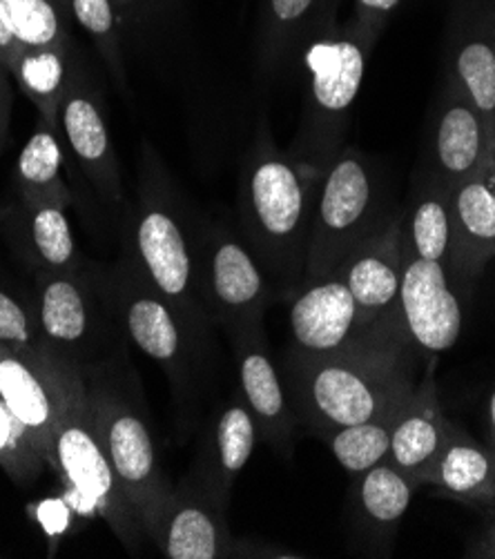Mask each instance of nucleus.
<instances>
[{
	"mask_svg": "<svg viewBox=\"0 0 495 559\" xmlns=\"http://www.w3.org/2000/svg\"><path fill=\"white\" fill-rule=\"evenodd\" d=\"M411 350L406 342L368 344L326 357L293 350L284 364V385L299 424L321 439L398 411L415 388Z\"/></svg>",
	"mask_w": 495,
	"mask_h": 559,
	"instance_id": "nucleus-1",
	"label": "nucleus"
},
{
	"mask_svg": "<svg viewBox=\"0 0 495 559\" xmlns=\"http://www.w3.org/2000/svg\"><path fill=\"white\" fill-rule=\"evenodd\" d=\"M317 177L259 130L241 175V223L252 254L272 276L274 290L284 295H293L304 282Z\"/></svg>",
	"mask_w": 495,
	"mask_h": 559,
	"instance_id": "nucleus-2",
	"label": "nucleus"
},
{
	"mask_svg": "<svg viewBox=\"0 0 495 559\" xmlns=\"http://www.w3.org/2000/svg\"><path fill=\"white\" fill-rule=\"evenodd\" d=\"M121 259L148 286L168 299L192 330L205 332L210 314L199 297L197 254L184 230L173 192L150 150H145L143 177L130 210Z\"/></svg>",
	"mask_w": 495,
	"mask_h": 559,
	"instance_id": "nucleus-3",
	"label": "nucleus"
},
{
	"mask_svg": "<svg viewBox=\"0 0 495 559\" xmlns=\"http://www.w3.org/2000/svg\"><path fill=\"white\" fill-rule=\"evenodd\" d=\"M83 379L94 430L141 522L145 539H150L175 492V486L163 473L152 428L126 390L105 374V364L85 370Z\"/></svg>",
	"mask_w": 495,
	"mask_h": 559,
	"instance_id": "nucleus-4",
	"label": "nucleus"
},
{
	"mask_svg": "<svg viewBox=\"0 0 495 559\" xmlns=\"http://www.w3.org/2000/svg\"><path fill=\"white\" fill-rule=\"evenodd\" d=\"M49 466L68 488L70 509L103 518L130 550L139 548L145 535L94 430L81 370L70 383L61 417L54 428Z\"/></svg>",
	"mask_w": 495,
	"mask_h": 559,
	"instance_id": "nucleus-5",
	"label": "nucleus"
},
{
	"mask_svg": "<svg viewBox=\"0 0 495 559\" xmlns=\"http://www.w3.org/2000/svg\"><path fill=\"white\" fill-rule=\"evenodd\" d=\"M34 312L47 350L81 372L103 366L117 314L107 304L96 270L38 272Z\"/></svg>",
	"mask_w": 495,
	"mask_h": 559,
	"instance_id": "nucleus-6",
	"label": "nucleus"
},
{
	"mask_svg": "<svg viewBox=\"0 0 495 559\" xmlns=\"http://www.w3.org/2000/svg\"><path fill=\"white\" fill-rule=\"evenodd\" d=\"M96 276L126 337L156 361L168 374L175 393H181L192 381L201 334L123 259L115 267L96 270Z\"/></svg>",
	"mask_w": 495,
	"mask_h": 559,
	"instance_id": "nucleus-7",
	"label": "nucleus"
},
{
	"mask_svg": "<svg viewBox=\"0 0 495 559\" xmlns=\"http://www.w3.org/2000/svg\"><path fill=\"white\" fill-rule=\"evenodd\" d=\"M370 207L373 177L368 165L355 152L338 156L323 170L315 199L302 284L335 272L346 254L368 237Z\"/></svg>",
	"mask_w": 495,
	"mask_h": 559,
	"instance_id": "nucleus-8",
	"label": "nucleus"
},
{
	"mask_svg": "<svg viewBox=\"0 0 495 559\" xmlns=\"http://www.w3.org/2000/svg\"><path fill=\"white\" fill-rule=\"evenodd\" d=\"M310 72V111L304 152L306 167L319 175L326 170L338 141L342 117L360 94L366 53L357 40L323 38L308 45L304 53Z\"/></svg>",
	"mask_w": 495,
	"mask_h": 559,
	"instance_id": "nucleus-9",
	"label": "nucleus"
},
{
	"mask_svg": "<svg viewBox=\"0 0 495 559\" xmlns=\"http://www.w3.org/2000/svg\"><path fill=\"white\" fill-rule=\"evenodd\" d=\"M197 286L210 319L228 334L263 319L274 293L252 250L226 233L210 235L197 254Z\"/></svg>",
	"mask_w": 495,
	"mask_h": 559,
	"instance_id": "nucleus-10",
	"label": "nucleus"
},
{
	"mask_svg": "<svg viewBox=\"0 0 495 559\" xmlns=\"http://www.w3.org/2000/svg\"><path fill=\"white\" fill-rule=\"evenodd\" d=\"M288 325L293 350L308 357L338 355L381 342H404L381 337L364 325L357 304L338 272L302 284L293 293Z\"/></svg>",
	"mask_w": 495,
	"mask_h": 559,
	"instance_id": "nucleus-11",
	"label": "nucleus"
},
{
	"mask_svg": "<svg viewBox=\"0 0 495 559\" xmlns=\"http://www.w3.org/2000/svg\"><path fill=\"white\" fill-rule=\"evenodd\" d=\"M400 323L411 348L424 355H439L456 346L462 334V304L453 293L449 267L402 252Z\"/></svg>",
	"mask_w": 495,
	"mask_h": 559,
	"instance_id": "nucleus-12",
	"label": "nucleus"
},
{
	"mask_svg": "<svg viewBox=\"0 0 495 559\" xmlns=\"http://www.w3.org/2000/svg\"><path fill=\"white\" fill-rule=\"evenodd\" d=\"M59 134L101 201L119 210L123 205V183L117 152L98 94L79 59L72 63L70 85L59 107Z\"/></svg>",
	"mask_w": 495,
	"mask_h": 559,
	"instance_id": "nucleus-13",
	"label": "nucleus"
},
{
	"mask_svg": "<svg viewBox=\"0 0 495 559\" xmlns=\"http://www.w3.org/2000/svg\"><path fill=\"white\" fill-rule=\"evenodd\" d=\"M402 252L404 237L393 226L364 237L335 270L349 286L364 325L381 337L404 340L400 323Z\"/></svg>",
	"mask_w": 495,
	"mask_h": 559,
	"instance_id": "nucleus-14",
	"label": "nucleus"
},
{
	"mask_svg": "<svg viewBox=\"0 0 495 559\" xmlns=\"http://www.w3.org/2000/svg\"><path fill=\"white\" fill-rule=\"evenodd\" d=\"M76 372V366L54 355H19L0 346V400L32 432L47 466L54 428Z\"/></svg>",
	"mask_w": 495,
	"mask_h": 559,
	"instance_id": "nucleus-15",
	"label": "nucleus"
},
{
	"mask_svg": "<svg viewBox=\"0 0 495 559\" xmlns=\"http://www.w3.org/2000/svg\"><path fill=\"white\" fill-rule=\"evenodd\" d=\"M235 350L239 400L250 411L257 435L274 451L288 455L299 419L291 406L284 377L272 361L263 319L228 334Z\"/></svg>",
	"mask_w": 495,
	"mask_h": 559,
	"instance_id": "nucleus-16",
	"label": "nucleus"
},
{
	"mask_svg": "<svg viewBox=\"0 0 495 559\" xmlns=\"http://www.w3.org/2000/svg\"><path fill=\"white\" fill-rule=\"evenodd\" d=\"M150 539L168 559H219L233 552L226 511L190 477L175 488Z\"/></svg>",
	"mask_w": 495,
	"mask_h": 559,
	"instance_id": "nucleus-17",
	"label": "nucleus"
},
{
	"mask_svg": "<svg viewBox=\"0 0 495 559\" xmlns=\"http://www.w3.org/2000/svg\"><path fill=\"white\" fill-rule=\"evenodd\" d=\"M66 210L54 203L16 199L0 212V230L34 274L79 272L85 267Z\"/></svg>",
	"mask_w": 495,
	"mask_h": 559,
	"instance_id": "nucleus-18",
	"label": "nucleus"
},
{
	"mask_svg": "<svg viewBox=\"0 0 495 559\" xmlns=\"http://www.w3.org/2000/svg\"><path fill=\"white\" fill-rule=\"evenodd\" d=\"M451 424L453 421L447 419L445 408L439 404L431 364L424 379L411 390L396 415L389 464L422 486L435 457L443 451Z\"/></svg>",
	"mask_w": 495,
	"mask_h": 559,
	"instance_id": "nucleus-19",
	"label": "nucleus"
},
{
	"mask_svg": "<svg viewBox=\"0 0 495 559\" xmlns=\"http://www.w3.org/2000/svg\"><path fill=\"white\" fill-rule=\"evenodd\" d=\"M451 226L449 276L467 284L495 257V179L486 165L451 190Z\"/></svg>",
	"mask_w": 495,
	"mask_h": 559,
	"instance_id": "nucleus-20",
	"label": "nucleus"
},
{
	"mask_svg": "<svg viewBox=\"0 0 495 559\" xmlns=\"http://www.w3.org/2000/svg\"><path fill=\"white\" fill-rule=\"evenodd\" d=\"M257 437L259 435L250 411L241 400H233L219 413L201 443L199 457L188 477L197 481L214 504L224 511L228 509L237 475L252 457Z\"/></svg>",
	"mask_w": 495,
	"mask_h": 559,
	"instance_id": "nucleus-21",
	"label": "nucleus"
},
{
	"mask_svg": "<svg viewBox=\"0 0 495 559\" xmlns=\"http://www.w3.org/2000/svg\"><path fill=\"white\" fill-rule=\"evenodd\" d=\"M417 486V481L389 462H381L353 477L355 531L370 550H391L398 526L411 507Z\"/></svg>",
	"mask_w": 495,
	"mask_h": 559,
	"instance_id": "nucleus-22",
	"label": "nucleus"
},
{
	"mask_svg": "<svg viewBox=\"0 0 495 559\" xmlns=\"http://www.w3.org/2000/svg\"><path fill=\"white\" fill-rule=\"evenodd\" d=\"M435 126L433 154L439 173V186L453 190L471 179L486 163L491 143L480 111L456 90Z\"/></svg>",
	"mask_w": 495,
	"mask_h": 559,
	"instance_id": "nucleus-23",
	"label": "nucleus"
},
{
	"mask_svg": "<svg viewBox=\"0 0 495 559\" xmlns=\"http://www.w3.org/2000/svg\"><path fill=\"white\" fill-rule=\"evenodd\" d=\"M462 501H495V455L451 424L443 451L435 457L424 481Z\"/></svg>",
	"mask_w": 495,
	"mask_h": 559,
	"instance_id": "nucleus-24",
	"label": "nucleus"
},
{
	"mask_svg": "<svg viewBox=\"0 0 495 559\" xmlns=\"http://www.w3.org/2000/svg\"><path fill=\"white\" fill-rule=\"evenodd\" d=\"M16 199L68 207L72 192L63 181V147L59 126L38 117L36 130L23 145L14 167Z\"/></svg>",
	"mask_w": 495,
	"mask_h": 559,
	"instance_id": "nucleus-25",
	"label": "nucleus"
},
{
	"mask_svg": "<svg viewBox=\"0 0 495 559\" xmlns=\"http://www.w3.org/2000/svg\"><path fill=\"white\" fill-rule=\"evenodd\" d=\"M74 56L70 45L21 47L10 74L19 90L34 103L38 117L59 126V107L68 92Z\"/></svg>",
	"mask_w": 495,
	"mask_h": 559,
	"instance_id": "nucleus-26",
	"label": "nucleus"
},
{
	"mask_svg": "<svg viewBox=\"0 0 495 559\" xmlns=\"http://www.w3.org/2000/svg\"><path fill=\"white\" fill-rule=\"evenodd\" d=\"M456 85L480 111L488 132L495 139V29L471 36L456 53Z\"/></svg>",
	"mask_w": 495,
	"mask_h": 559,
	"instance_id": "nucleus-27",
	"label": "nucleus"
},
{
	"mask_svg": "<svg viewBox=\"0 0 495 559\" xmlns=\"http://www.w3.org/2000/svg\"><path fill=\"white\" fill-rule=\"evenodd\" d=\"M402 408V406H400ZM398 408V411H400ZM398 411L384 413L368 421L338 428L321 437L330 453L340 462V466L351 475H360L381 462H389L391 451V430Z\"/></svg>",
	"mask_w": 495,
	"mask_h": 559,
	"instance_id": "nucleus-28",
	"label": "nucleus"
},
{
	"mask_svg": "<svg viewBox=\"0 0 495 559\" xmlns=\"http://www.w3.org/2000/svg\"><path fill=\"white\" fill-rule=\"evenodd\" d=\"M21 47L70 45V0H0Z\"/></svg>",
	"mask_w": 495,
	"mask_h": 559,
	"instance_id": "nucleus-29",
	"label": "nucleus"
},
{
	"mask_svg": "<svg viewBox=\"0 0 495 559\" xmlns=\"http://www.w3.org/2000/svg\"><path fill=\"white\" fill-rule=\"evenodd\" d=\"M451 239V190L437 183L415 205L404 246L422 259L439 261L449 267Z\"/></svg>",
	"mask_w": 495,
	"mask_h": 559,
	"instance_id": "nucleus-30",
	"label": "nucleus"
},
{
	"mask_svg": "<svg viewBox=\"0 0 495 559\" xmlns=\"http://www.w3.org/2000/svg\"><path fill=\"white\" fill-rule=\"evenodd\" d=\"M74 21L85 29L92 38L96 51L113 76L115 85L126 92V66H123V51H121V36H119V12L115 8V0H70Z\"/></svg>",
	"mask_w": 495,
	"mask_h": 559,
	"instance_id": "nucleus-31",
	"label": "nucleus"
},
{
	"mask_svg": "<svg viewBox=\"0 0 495 559\" xmlns=\"http://www.w3.org/2000/svg\"><path fill=\"white\" fill-rule=\"evenodd\" d=\"M0 466L19 486L34 481L43 466H47L36 439L3 400H0Z\"/></svg>",
	"mask_w": 495,
	"mask_h": 559,
	"instance_id": "nucleus-32",
	"label": "nucleus"
},
{
	"mask_svg": "<svg viewBox=\"0 0 495 559\" xmlns=\"http://www.w3.org/2000/svg\"><path fill=\"white\" fill-rule=\"evenodd\" d=\"M0 346L19 355H51L40 337L34 301L0 286Z\"/></svg>",
	"mask_w": 495,
	"mask_h": 559,
	"instance_id": "nucleus-33",
	"label": "nucleus"
},
{
	"mask_svg": "<svg viewBox=\"0 0 495 559\" xmlns=\"http://www.w3.org/2000/svg\"><path fill=\"white\" fill-rule=\"evenodd\" d=\"M326 0H266L268 45L280 51L310 32L321 19Z\"/></svg>",
	"mask_w": 495,
	"mask_h": 559,
	"instance_id": "nucleus-34",
	"label": "nucleus"
},
{
	"mask_svg": "<svg viewBox=\"0 0 495 559\" xmlns=\"http://www.w3.org/2000/svg\"><path fill=\"white\" fill-rule=\"evenodd\" d=\"M10 79H12L10 70L0 63V152H3L5 141H8L10 115H12V103H14V92H12Z\"/></svg>",
	"mask_w": 495,
	"mask_h": 559,
	"instance_id": "nucleus-35",
	"label": "nucleus"
},
{
	"mask_svg": "<svg viewBox=\"0 0 495 559\" xmlns=\"http://www.w3.org/2000/svg\"><path fill=\"white\" fill-rule=\"evenodd\" d=\"M21 51V45L16 43L10 25H8V19H5V12H3V3H0V63H3L8 70L14 66L16 56Z\"/></svg>",
	"mask_w": 495,
	"mask_h": 559,
	"instance_id": "nucleus-36",
	"label": "nucleus"
},
{
	"mask_svg": "<svg viewBox=\"0 0 495 559\" xmlns=\"http://www.w3.org/2000/svg\"><path fill=\"white\" fill-rule=\"evenodd\" d=\"M357 3L366 14L384 16V14H391L402 3V0H357Z\"/></svg>",
	"mask_w": 495,
	"mask_h": 559,
	"instance_id": "nucleus-37",
	"label": "nucleus"
},
{
	"mask_svg": "<svg viewBox=\"0 0 495 559\" xmlns=\"http://www.w3.org/2000/svg\"><path fill=\"white\" fill-rule=\"evenodd\" d=\"M148 3H150V0H115V8H117L119 14H132V12L141 10Z\"/></svg>",
	"mask_w": 495,
	"mask_h": 559,
	"instance_id": "nucleus-38",
	"label": "nucleus"
},
{
	"mask_svg": "<svg viewBox=\"0 0 495 559\" xmlns=\"http://www.w3.org/2000/svg\"><path fill=\"white\" fill-rule=\"evenodd\" d=\"M488 424H491V437L495 441V390H493L491 400H488ZM493 455H495V449H493Z\"/></svg>",
	"mask_w": 495,
	"mask_h": 559,
	"instance_id": "nucleus-39",
	"label": "nucleus"
},
{
	"mask_svg": "<svg viewBox=\"0 0 495 559\" xmlns=\"http://www.w3.org/2000/svg\"><path fill=\"white\" fill-rule=\"evenodd\" d=\"M480 550L486 552V555H491V557H495V524L491 526V531H488V535H486V544H484Z\"/></svg>",
	"mask_w": 495,
	"mask_h": 559,
	"instance_id": "nucleus-40",
	"label": "nucleus"
},
{
	"mask_svg": "<svg viewBox=\"0 0 495 559\" xmlns=\"http://www.w3.org/2000/svg\"><path fill=\"white\" fill-rule=\"evenodd\" d=\"M486 170L493 175V179H495V139H493V143H491V152H488V158H486Z\"/></svg>",
	"mask_w": 495,
	"mask_h": 559,
	"instance_id": "nucleus-41",
	"label": "nucleus"
}]
</instances>
